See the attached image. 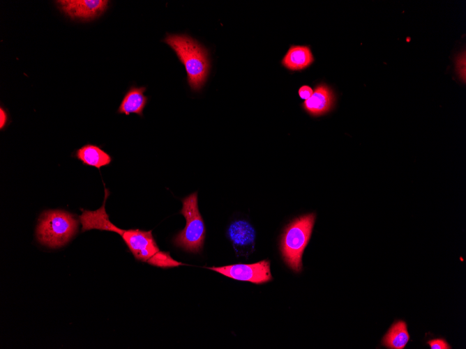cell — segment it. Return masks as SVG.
<instances>
[{
	"mask_svg": "<svg viewBox=\"0 0 466 349\" xmlns=\"http://www.w3.org/2000/svg\"><path fill=\"white\" fill-rule=\"evenodd\" d=\"M315 215L310 213L292 220L281 236L280 251L285 263L295 272L302 270V255L315 224Z\"/></svg>",
	"mask_w": 466,
	"mask_h": 349,
	"instance_id": "2",
	"label": "cell"
},
{
	"mask_svg": "<svg viewBox=\"0 0 466 349\" xmlns=\"http://www.w3.org/2000/svg\"><path fill=\"white\" fill-rule=\"evenodd\" d=\"M120 235L137 261L149 263L160 251L151 231L123 230Z\"/></svg>",
	"mask_w": 466,
	"mask_h": 349,
	"instance_id": "6",
	"label": "cell"
},
{
	"mask_svg": "<svg viewBox=\"0 0 466 349\" xmlns=\"http://www.w3.org/2000/svg\"><path fill=\"white\" fill-rule=\"evenodd\" d=\"M227 235L232 242L236 256L247 258L255 251L256 232L248 222L246 220L232 222L228 227Z\"/></svg>",
	"mask_w": 466,
	"mask_h": 349,
	"instance_id": "8",
	"label": "cell"
},
{
	"mask_svg": "<svg viewBox=\"0 0 466 349\" xmlns=\"http://www.w3.org/2000/svg\"><path fill=\"white\" fill-rule=\"evenodd\" d=\"M409 340L407 326L405 321L398 320L384 336L382 343L387 348L403 349Z\"/></svg>",
	"mask_w": 466,
	"mask_h": 349,
	"instance_id": "14",
	"label": "cell"
},
{
	"mask_svg": "<svg viewBox=\"0 0 466 349\" xmlns=\"http://www.w3.org/2000/svg\"><path fill=\"white\" fill-rule=\"evenodd\" d=\"M145 91L146 87L144 86H131L123 96L117 113L124 114L126 116L135 114L142 116L144 109L148 101V98L144 94Z\"/></svg>",
	"mask_w": 466,
	"mask_h": 349,
	"instance_id": "11",
	"label": "cell"
},
{
	"mask_svg": "<svg viewBox=\"0 0 466 349\" xmlns=\"http://www.w3.org/2000/svg\"><path fill=\"white\" fill-rule=\"evenodd\" d=\"M110 195V191L105 187V198L102 206L96 210H82L79 219L82 224V231H86L91 229L115 232L119 235L123 229L116 227L112 224L105 210V201Z\"/></svg>",
	"mask_w": 466,
	"mask_h": 349,
	"instance_id": "9",
	"label": "cell"
},
{
	"mask_svg": "<svg viewBox=\"0 0 466 349\" xmlns=\"http://www.w3.org/2000/svg\"><path fill=\"white\" fill-rule=\"evenodd\" d=\"M313 93V91L308 86H303L299 90V95L301 98L304 99L305 100L311 97Z\"/></svg>",
	"mask_w": 466,
	"mask_h": 349,
	"instance_id": "16",
	"label": "cell"
},
{
	"mask_svg": "<svg viewBox=\"0 0 466 349\" xmlns=\"http://www.w3.org/2000/svg\"><path fill=\"white\" fill-rule=\"evenodd\" d=\"M55 2L59 10L71 19L86 21L101 15L109 3V1L105 0H60Z\"/></svg>",
	"mask_w": 466,
	"mask_h": 349,
	"instance_id": "7",
	"label": "cell"
},
{
	"mask_svg": "<svg viewBox=\"0 0 466 349\" xmlns=\"http://www.w3.org/2000/svg\"><path fill=\"white\" fill-rule=\"evenodd\" d=\"M78 221L70 212L47 210L39 217L36 236L39 242L52 248L66 245L77 231Z\"/></svg>",
	"mask_w": 466,
	"mask_h": 349,
	"instance_id": "3",
	"label": "cell"
},
{
	"mask_svg": "<svg viewBox=\"0 0 466 349\" xmlns=\"http://www.w3.org/2000/svg\"><path fill=\"white\" fill-rule=\"evenodd\" d=\"M179 213L186 219V226L173 238V244L183 250L193 254L203 249L206 228L198 208L197 192L183 198Z\"/></svg>",
	"mask_w": 466,
	"mask_h": 349,
	"instance_id": "4",
	"label": "cell"
},
{
	"mask_svg": "<svg viewBox=\"0 0 466 349\" xmlns=\"http://www.w3.org/2000/svg\"><path fill=\"white\" fill-rule=\"evenodd\" d=\"M225 277L241 281L262 284L272 280L270 261L262 260L251 264L237 263L220 267H206Z\"/></svg>",
	"mask_w": 466,
	"mask_h": 349,
	"instance_id": "5",
	"label": "cell"
},
{
	"mask_svg": "<svg viewBox=\"0 0 466 349\" xmlns=\"http://www.w3.org/2000/svg\"><path fill=\"white\" fill-rule=\"evenodd\" d=\"M334 95L325 84L317 86L310 98L303 102V108L313 116H320L329 111L333 107Z\"/></svg>",
	"mask_w": 466,
	"mask_h": 349,
	"instance_id": "10",
	"label": "cell"
},
{
	"mask_svg": "<svg viewBox=\"0 0 466 349\" xmlns=\"http://www.w3.org/2000/svg\"><path fill=\"white\" fill-rule=\"evenodd\" d=\"M313 61V56L307 46H292L283 59V65L291 70L306 68Z\"/></svg>",
	"mask_w": 466,
	"mask_h": 349,
	"instance_id": "13",
	"label": "cell"
},
{
	"mask_svg": "<svg viewBox=\"0 0 466 349\" xmlns=\"http://www.w3.org/2000/svg\"><path fill=\"white\" fill-rule=\"evenodd\" d=\"M75 156L84 164L98 169L109 165L112 162V157L107 153L93 144H87L79 148L75 153Z\"/></svg>",
	"mask_w": 466,
	"mask_h": 349,
	"instance_id": "12",
	"label": "cell"
},
{
	"mask_svg": "<svg viewBox=\"0 0 466 349\" xmlns=\"http://www.w3.org/2000/svg\"><path fill=\"white\" fill-rule=\"evenodd\" d=\"M8 121V115L6 111L1 107L0 108V129L2 130Z\"/></svg>",
	"mask_w": 466,
	"mask_h": 349,
	"instance_id": "17",
	"label": "cell"
},
{
	"mask_svg": "<svg viewBox=\"0 0 466 349\" xmlns=\"http://www.w3.org/2000/svg\"><path fill=\"white\" fill-rule=\"evenodd\" d=\"M176 53L185 67L188 84L199 91L206 83L210 70L208 52L197 40L185 34H170L163 40Z\"/></svg>",
	"mask_w": 466,
	"mask_h": 349,
	"instance_id": "1",
	"label": "cell"
},
{
	"mask_svg": "<svg viewBox=\"0 0 466 349\" xmlns=\"http://www.w3.org/2000/svg\"><path fill=\"white\" fill-rule=\"evenodd\" d=\"M431 349H450L451 347L443 339H435L427 342Z\"/></svg>",
	"mask_w": 466,
	"mask_h": 349,
	"instance_id": "15",
	"label": "cell"
}]
</instances>
